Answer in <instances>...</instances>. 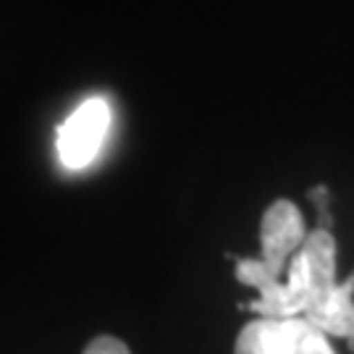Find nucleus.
I'll return each mask as SVG.
<instances>
[{
  "mask_svg": "<svg viewBox=\"0 0 354 354\" xmlns=\"http://www.w3.org/2000/svg\"><path fill=\"white\" fill-rule=\"evenodd\" d=\"M307 236L310 234L304 231L302 213L294 203L276 200L268 207L260 223V244H263L260 263L268 268L273 279H286L291 260L299 254Z\"/></svg>",
  "mask_w": 354,
  "mask_h": 354,
  "instance_id": "nucleus-3",
  "label": "nucleus"
},
{
  "mask_svg": "<svg viewBox=\"0 0 354 354\" xmlns=\"http://www.w3.org/2000/svg\"><path fill=\"white\" fill-rule=\"evenodd\" d=\"M84 354H131L129 346L115 336H97L87 344Z\"/></svg>",
  "mask_w": 354,
  "mask_h": 354,
  "instance_id": "nucleus-4",
  "label": "nucleus"
},
{
  "mask_svg": "<svg viewBox=\"0 0 354 354\" xmlns=\"http://www.w3.org/2000/svg\"><path fill=\"white\" fill-rule=\"evenodd\" d=\"M310 200L315 203L317 213H320V228H326V231H328V226L333 223V218H330V213H328V189H326V187H315V189H310Z\"/></svg>",
  "mask_w": 354,
  "mask_h": 354,
  "instance_id": "nucleus-5",
  "label": "nucleus"
},
{
  "mask_svg": "<svg viewBox=\"0 0 354 354\" xmlns=\"http://www.w3.org/2000/svg\"><path fill=\"white\" fill-rule=\"evenodd\" d=\"M111 131V105L102 97H87L58 127L55 150L66 168H84L95 160Z\"/></svg>",
  "mask_w": 354,
  "mask_h": 354,
  "instance_id": "nucleus-2",
  "label": "nucleus"
},
{
  "mask_svg": "<svg viewBox=\"0 0 354 354\" xmlns=\"http://www.w3.org/2000/svg\"><path fill=\"white\" fill-rule=\"evenodd\" d=\"M234 354H336L326 333L307 317H260L236 339Z\"/></svg>",
  "mask_w": 354,
  "mask_h": 354,
  "instance_id": "nucleus-1",
  "label": "nucleus"
}]
</instances>
